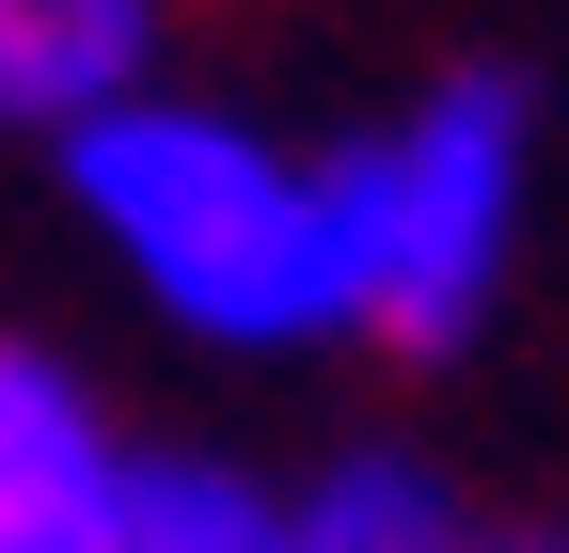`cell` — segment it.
I'll return each instance as SVG.
<instances>
[{
  "label": "cell",
  "mask_w": 569,
  "mask_h": 553,
  "mask_svg": "<svg viewBox=\"0 0 569 553\" xmlns=\"http://www.w3.org/2000/svg\"><path fill=\"white\" fill-rule=\"evenodd\" d=\"M48 174H63V205H80V238L111 253V285L159 332H190V349L284 364V349H332V332H348L317 159L269 143L253 111L159 80V95H127L111 127H80Z\"/></svg>",
  "instance_id": "1"
},
{
  "label": "cell",
  "mask_w": 569,
  "mask_h": 553,
  "mask_svg": "<svg viewBox=\"0 0 569 553\" xmlns=\"http://www.w3.org/2000/svg\"><path fill=\"white\" fill-rule=\"evenodd\" d=\"M317 205H332L348 332L396 364H459L522 269V222H538V80L522 63L411 80L380 127L317 143Z\"/></svg>",
  "instance_id": "2"
},
{
  "label": "cell",
  "mask_w": 569,
  "mask_h": 553,
  "mask_svg": "<svg viewBox=\"0 0 569 553\" xmlns=\"http://www.w3.org/2000/svg\"><path fill=\"white\" fill-rule=\"evenodd\" d=\"M127 428L96 411V380L0 332V553H111V506H127Z\"/></svg>",
  "instance_id": "3"
},
{
  "label": "cell",
  "mask_w": 569,
  "mask_h": 553,
  "mask_svg": "<svg viewBox=\"0 0 569 553\" xmlns=\"http://www.w3.org/2000/svg\"><path fill=\"white\" fill-rule=\"evenodd\" d=\"M174 0H0V143H80L127 95H159Z\"/></svg>",
  "instance_id": "4"
},
{
  "label": "cell",
  "mask_w": 569,
  "mask_h": 553,
  "mask_svg": "<svg viewBox=\"0 0 569 553\" xmlns=\"http://www.w3.org/2000/svg\"><path fill=\"white\" fill-rule=\"evenodd\" d=\"M284 522H301V553H569L538 522H490L443 459L411 443H332L317 474H284Z\"/></svg>",
  "instance_id": "5"
},
{
  "label": "cell",
  "mask_w": 569,
  "mask_h": 553,
  "mask_svg": "<svg viewBox=\"0 0 569 553\" xmlns=\"http://www.w3.org/2000/svg\"><path fill=\"white\" fill-rule=\"evenodd\" d=\"M111 553H301V522H284V474H253L222 443H142Z\"/></svg>",
  "instance_id": "6"
}]
</instances>
